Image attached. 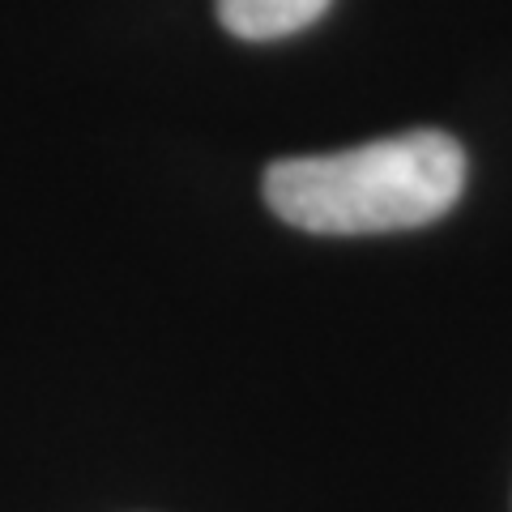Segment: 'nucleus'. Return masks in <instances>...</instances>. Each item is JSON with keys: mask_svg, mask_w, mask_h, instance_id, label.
Segmentation results:
<instances>
[{"mask_svg": "<svg viewBox=\"0 0 512 512\" xmlns=\"http://www.w3.org/2000/svg\"><path fill=\"white\" fill-rule=\"evenodd\" d=\"M466 188V150L448 133L380 137L355 150L282 158L265 171V201L312 235H380L444 218Z\"/></svg>", "mask_w": 512, "mask_h": 512, "instance_id": "f257e3e1", "label": "nucleus"}, {"mask_svg": "<svg viewBox=\"0 0 512 512\" xmlns=\"http://www.w3.org/2000/svg\"><path fill=\"white\" fill-rule=\"evenodd\" d=\"M329 0H218V22L231 30L235 39H286L295 30L312 26Z\"/></svg>", "mask_w": 512, "mask_h": 512, "instance_id": "f03ea898", "label": "nucleus"}]
</instances>
